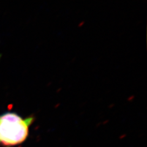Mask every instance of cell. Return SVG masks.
<instances>
[{"mask_svg": "<svg viewBox=\"0 0 147 147\" xmlns=\"http://www.w3.org/2000/svg\"><path fill=\"white\" fill-rule=\"evenodd\" d=\"M33 117L23 118L15 112L0 115V147L19 145L28 137Z\"/></svg>", "mask_w": 147, "mask_h": 147, "instance_id": "6da1fadb", "label": "cell"}]
</instances>
